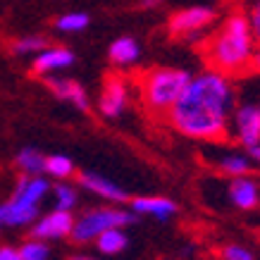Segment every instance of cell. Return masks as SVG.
<instances>
[{"instance_id":"1","label":"cell","mask_w":260,"mask_h":260,"mask_svg":"<svg viewBox=\"0 0 260 260\" xmlns=\"http://www.w3.org/2000/svg\"><path fill=\"white\" fill-rule=\"evenodd\" d=\"M237 91L227 74L205 70L191 77L179 101L167 110L174 132L198 141H224L229 136Z\"/></svg>"},{"instance_id":"2","label":"cell","mask_w":260,"mask_h":260,"mask_svg":"<svg viewBox=\"0 0 260 260\" xmlns=\"http://www.w3.org/2000/svg\"><path fill=\"white\" fill-rule=\"evenodd\" d=\"M255 46L258 43L253 39L246 15L234 12L205 41V60L210 64V70L222 72L227 77L244 74L246 70H251Z\"/></svg>"},{"instance_id":"3","label":"cell","mask_w":260,"mask_h":260,"mask_svg":"<svg viewBox=\"0 0 260 260\" xmlns=\"http://www.w3.org/2000/svg\"><path fill=\"white\" fill-rule=\"evenodd\" d=\"M191 74L179 67H153L143 74L141 79V95L150 112L167 115V110L179 101Z\"/></svg>"},{"instance_id":"4","label":"cell","mask_w":260,"mask_h":260,"mask_svg":"<svg viewBox=\"0 0 260 260\" xmlns=\"http://www.w3.org/2000/svg\"><path fill=\"white\" fill-rule=\"evenodd\" d=\"M136 224V213L126 208H88L79 217H74L70 239L74 244H93L95 237L112 227H132Z\"/></svg>"},{"instance_id":"5","label":"cell","mask_w":260,"mask_h":260,"mask_svg":"<svg viewBox=\"0 0 260 260\" xmlns=\"http://www.w3.org/2000/svg\"><path fill=\"white\" fill-rule=\"evenodd\" d=\"M215 19V12L210 8H201V5H193V8H184L177 10L172 17H170V34L172 36H179V39H193L198 34L208 29Z\"/></svg>"},{"instance_id":"6","label":"cell","mask_w":260,"mask_h":260,"mask_svg":"<svg viewBox=\"0 0 260 260\" xmlns=\"http://www.w3.org/2000/svg\"><path fill=\"white\" fill-rule=\"evenodd\" d=\"M234 136L244 148L260 146V105L258 103H241L232 112Z\"/></svg>"},{"instance_id":"7","label":"cell","mask_w":260,"mask_h":260,"mask_svg":"<svg viewBox=\"0 0 260 260\" xmlns=\"http://www.w3.org/2000/svg\"><path fill=\"white\" fill-rule=\"evenodd\" d=\"M126 105H129V84L124 81V77L110 74L103 84L101 98H98V110H101L103 117L117 119L124 115Z\"/></svg>"},{"instance_id":"8","label":"cell","mask_w":260,"mask_h":260,"mask_svg":"<svg viewBox=\"0 0 260 260\" xmlns=\"http://www.w3.org/2000/svg\"><path fill=\"white\" fill-rule=\"evenodd\" d=\"M74 227V215L70 210H50V213L36 217L31 224V237L41 241H55V239H67Z\"/></svg>"},{"instance_id":"9","label":"cell","mask_w":260,"mask_h":260,"mask_svg":"<svg viewBox=\"0 0 260 260\" xmlns=\"http://www.w3.org/2000/svg\"><path fill=\"white\" fill-rule=\"evenodd\" d=\"M77 181H79V186L84 191H88V193L103 198V201H108V203L122 205V203L129 201V193H126L124 186H119L117 181L108 179V177H103V174H98V172L84 170V172H79Z\"/></svg>"},{"instance_id":"10","label":"cell","mask_w":260,"mask_h":260,"mask_svg":"<svg viewBox=\"0 0 260 260\" xmlns=\"http://www.w3.org/2000/svg\"><path fill=\"white\" fill-rule=\"evenodd\" d=\"M46 86L53 91V95H55V98L72 103L77 110H81V112H88V110H91V101H88L86 88L81 86L79 81L48 74V77H46Z\"/></svg>"},{"instance_id":"11","label":"cell","mask_w":260,"mask_h":260,"mask_svg":"<svg viewBox=\"0 0 260 260\" xmlns=\"http://www.w3.org/2000/svg\"><path fill=\"white\" fill-rule=\"evenodd\" d=\"M74 64V53L70 48H62V46H53V48H43L41 53L34 55V64L31 70L34 74H41V77H48L53 72H60V70H67Z\"/></svg>"},{"instance_id":"12","label":"cell","mask_w":260,"mask_h":260,"mask_svg":"<svg viewBox=\"0 0 260 260\" xmlns=\"http://www.w3.org/2000/svg\"><path fill=\"white\" fill-rule=\"evenodd\" d=\"M129 210L136 215H148L160 222H167L172 215H177L179 205L167 196H136L129 198Z\"/></svg>"},{"instance_id":"13","label":"cell","mask_w":260,"mask_h":260,"mask_svg":"<svg viewBox=\"0 0 260 260\" xmlns=\"http://www.w3.org/2000/svg\"><path fill=\"white\" fill-rule=\"evenodd\" d=\"M227 196L232 201V205L239 208V210H253L260 203V186H258V181L251 179L248 174L232 177V181H229V186H227Z\"/></svg>"},{"instance_id":"14","label":"cell","mask_w":260,"mask_h":260,"mask_svg":"<svg viewBox=\"0 0 260 260\" xmlns=\"http://www.w3.org/2000/svg\"><path fill=\"white\" fill-rule=\"evenodd\" d=\"M39 217V205L22 203L10 196L5 203L0 205V224L3 227H29Z\"/></svg>"},{"instance_id":"15","label":"cell","mask_w":260,"mask_h":260,"mask_svg":"<svg viewBox=\"0 0 260 260\" xmlns=\"http://www.w3.org/2000/svg\"><path fill=\"white\" fill-rule=\"evenodd\" d=\"M48 193H50V181L46 177H41V174H22V179L17 181L15 191H12V198L29 205H39Z\"/></svg>"},{"instance_id":"16","label":"cell","mask_w":260,"mask_h":260,"mask_svg":"<svg viewBox=\"0 0 260 260\" xmlns=\"http://www.w3.org/2000/svg\"><path fill=\"white\" fill-rule=\"evenodd\" d=\"M108 57H110V62L115 67H129V64H134L141 57V46L132 36H119V39H115L110 43Z\"/></svg>"},{"instance_id":"17","label":"cell","mask_w":260,"mask_h":260,"mask_svg":"<svg viewBox=\"0 0 260 260\" xmlns=\"http://www.w3.org/2000/svg\"><path fill=\"white\" fill-rule=\"evenodd\" d=\"M93 244L103 255H119L129 248V234H126L124 227H112L98 234Z\"/></svg>"},{"instance_id":"18","label":"cell","mask_w":260,"mask_h":260,"mask_svg":"<svg viewBox=\"0 0 260 260\" xmlns=\"http://www.w3.org/2000/svg\"><path fill=\"white\" fill-rule=\"evenodd\" d=\"M217 170L227 177H244L253 170V160L251 155H244V153H227L217 160Z\"/></svg>"},{"instance_id":"19","label":"cell","mask_w":260,"mask_h":260,"mask_svg":"<svg viewBox=\"0 0 260 260\" xmlns=\"http://www.w3.org/2000/svg\"><path fill=\"white\" fill-rule=\"evenodd\" d=\"M74 172H77V170H74L72 158L60 155V153H55V155H46L43 174H48V177H53V179H57V181H67Z\"/></svg>"},{"instance_id":"20","label":"cell","mask_w":260,"mask_h":260,"mask_svg":"<svg viewBox=\"0 0 260 260\" xmlns=\"http://www.w3.org/2000/svg\"><path fill=\"white\" fill-rule=\"evenodd\" d=\"M43 162L46 155L34 146H26L15 155V165L22 170V174H43Z\"/></svg>"},{"instance_id":"21","label":"cell","mask_w":260,"mask_h":260,"mask_svg":"<svg viewBox=\"0 0 260 260\" xmlns=\"http://www.w3.org/2000/svg\"><path fill=\"white\" fill-rule=\"evenodd\" d=\"M50 191H53L57 210H70L72 213L77 208V203H79V189L67 184V181H57L55 186H50Z\"/></svg>"},{"instance_id":"22","label":"cell","mask_w":260,"mask_h":260,"mask_svg":"<svg viewBox=\"0 0 260 260\" xmlns=\"http://www.w3.org/2000/svg\"><path fill=\"white\" fill-rule=\"evenodd\" d=\"M88 15L86 12H67V15L57 17L55 19V26L57 31H64V34H77V31H84L88 26Z\"/></svg>"},{"instance_id":"23","label":"cell","mask_w":260,"mask_h":260,"mask_svg":"<svg viewBox=\"0 0 260 260\" xmlns=\"http://www.w3.org/2000/svg\"><path fill=\"white\" fill-rule=\"evenodd\" d=\"M19 255H22V260H50V246L41 239L31 237L19 246Z\"/></svg>"},{"instance_id":"24","label":"cell","mask_w":260,"mask_h":260,"mask_svg":"<svg viewBox=\"0 0 260 260\" xmlns=\"http://www.w3.org/2000/svg\"><path fill=\"white\" fill-rule=\"evenodd\" d=\"M48 46V41L43 36H24L12 43V53L15 55H36Z\"/></svg>"},{"instance_id":"25","label":"cell","mask_w":260,"mask_h":260,"mask_svg":"<svg viewBox=\"0 0 260 260\" xmlns=\"http://www.w3.org/2000/svg\"><path fill=\"white\" fill-rule=\"evenodd\" d=\"M222 260H255V253L241 244H227L222 248Z\"/></svg>"},{"instance_id":"26","label":"cell","mask_w":260,"mask_h":260,"mask_svg":"<svg viewBox=\"0 0 260 260\" xmlns=\"http://www.w3.org/2000/svg\"><path fill=\"white\" fill-rule=\"evenodd\" d=\"M246 19H248V26H251V34H253V39H255V43H260V0H253L251 3Z\"/></svg>"},{"instance_id":"27","label":"cell","mask_w":260,"mask_h":260,"mask_svg":"<svg viewBox=\"0 0 260 260\" xmlns=\"http://www.w3.org/2000/svg\"><path fill=\"white\" fill-rule=\"evenodd\" d=\"M0 260H22L19 248H15V246H0Z\"/></svg>"},{"instance_id":"28","label":"cell","mask_w":260,"mask_h":260,"mask_svg":"<svg viewBox=\"0 0 260 260\" xmlns=\"http://www.w3.org/2000/svg\"><path fill=\"white\" fill-rule=\"evenodd\" d=\"M248 153H251V160H253V162H258V165H260V146H253V148H248Z\"/></svg>"},{"instance_id":"29","label":"cell","mask_w":260,"mask_h":260,"mask_svg":"<svg viewBox=\"0 0 260 260\" xmlns=\"http://www.w3.org/2000/svg\"><path fill=\"white\" fill-rule=\"evenodd\" d=\"M251 67H253V70H258V72H260V48H255V55H253Z\"/></svg>"},{"instance_id":"30","label":"cell","mask_w":260,"mask_h":260,"mask_svg":"<svg viewBox=\"0 0 260 260\" xmlns=\"http://www.w3.org/2000/svg\"><path fill=\"white\" fill-rule=\"evenodd\" d=\"M67 260H98V258H93V255H72Z\"/></svg>"},{"instance_id":"31","label":"cell","mask_w":260,"mask_h":260,"mask_svg":"<svg viewBox=\"0 0 260 260\" xmlns=\"http://www.w3.org/2000/svg\"><path fill=\"white\" fill-rule=\"evenodd\" d=\"M153 5H158V0H143V8H153Z\"/></svg>"},{"instance_id":"32","label":"cell","mask_w":260,"mask_h":260,"mask_svg":"<svg viewBox=\"0 0 260 260\" xmlns=\"http://www.w3.org/2000/svg\"><path fill=\"white\" fill-rule=\"evenodd\" d=\"M0 229H3V224H0Z\"/></svg>"}]
</instances>
